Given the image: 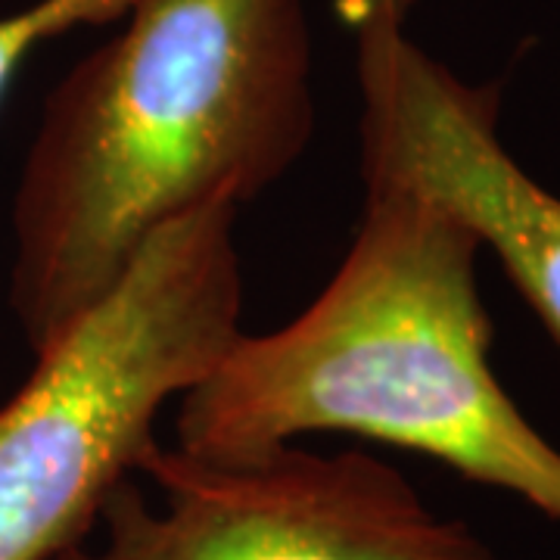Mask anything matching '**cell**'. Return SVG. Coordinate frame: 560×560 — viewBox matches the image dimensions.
I'll return each instance as SVG.
<instances>
[{"label": "cell", "instance_id": "obj_1", "mask_svg": "<svg viewBox=\"0 0 560 560\" xmlns=\"http://www.w3.org/2000/svg\"><path fill=\"white\" fill-rule=\"evenodd\" d=\"M302 0H135L40 106L13 197L10 308L38 355L162 224L261 197L315 138Z\"/></svg>", "mask_w": 560, "mask_h": 560}, {"label": "cell", "instance_id": "obj_2", "mask_svg": "<svg viewBox=\"0 0 560 560\" xmlns=\"http://www.w3.org/2000/svg\"><path fill=\"white\" fill-rule=\"evenodd\" d=\"M480 249L440 200L364 180L337 275L283 327L241 334L175 399V448L253 458L346 433L440 460L560 523V452L492 371Z\"/></svg>", "mask_w": 560, "mask_h": 560}, {"label": "cell", "instance_id": "obj_3", "mask_svg": "<svg viewBox=\"0 0 560 560\" xmlns=\"http://www.w3.org/2000/svg\"><path fill=\"white\" fill-rule=\"evenodd\" d=\"M237 209L206 202L162 224L0 405V560L88 539L113 486L160 445L162 408L241 337Z\"/></svg>", "mask_w": 560, "mask_h": 560}, {"label": "cell", "instance_id": "obj_4", "mask_svg": "<svg viewBox=\"0 0 560 560\" xmlns=\"http://www.w3.org/2000/svg\"><path fill=\"white\" fill-rule=\"evenodd\" d=\"M94 533L54 560H501L393 464L296 442L253 458L160 442L113 486Z\"/></svg>", "mask_w": 560, "mask_h": 560}, {"label": "cell", "instance_id": "obj_5", "mask_svg": "<svg viewBox=\"0 0 560 560\" xmlns=\"http://www.w3.org/2000/svg\"><path fill=\"white\" fill-rule=\"evenodd\" d=\"M361 178L448 206L560 342V197L501 143V88L455 75L405 28L355 35Z\"/></svg>", "mask_w": 560, "mask_h": 560}, {"label": "cell", "instance_id": "obj_6", "mask_svg": "<svg viewBox=\"0 0 560 560\" xmlns=\"http://www.w3.org/2000/svg\"><path fill=\"white\" fill-rule=\"evenodd\" d=\"M337 13L352 35L405 28L408 13H411V0H337Z\"/></svg>", "mask_w": 560, "mask_h": 560}, {"label": "cell", "instance_id": "obj_7", "mask_svg": "<svg viewBox=\"0 0 560 560\" xmlns=\"http://www.w3.org/2000/svg\"><path fill=\"white\" fill-rule=\"evenodd\" d=\"M28 57H32V44L22 35L20 25L10 16H0V103Z\"/></svg>", "mask_w": 560, "mask_h": 560}]
</instances>
